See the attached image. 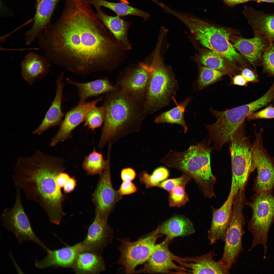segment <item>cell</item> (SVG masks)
<instances>
[{
	"instance_id": "obj_1",
	"label": "cell",
	"mask_w": 274,
	"mask_h": 274,
	"mask_svg": "<svg viewBox=\"0 0 274 274\" xmlns=\"http://www.w3.org/2000/svg\"><path fill=\"white\" fill-rule=\"evenodd\" d=\"M62 12L38 36L49 61L86 74L105 69L114 45L87 0H65Z\"/></svg>"
},
{
	"instance_id": "obj_2",
	"label": "cell",
	"mask_w": 274,
	"mask_h": 274,
	"mask_svg": "<svg viewBox=\"0 0 274 274\" xmlns=\"http://www.w3.org/2000/svg\"><path fill=\"white\" fill-rule=\"evenodd\" d=\"M63 160L37 150L31 156L20 157L14 167L12 179L15 187L27 199L38 203L52 223L59 225L64 215V197L57 182L65 169Z\"/></svg>"
},
{
	"instance_id": "obj_3",
	"label": "cell",
	"mask_w": 274,
	"mask_h": 274,
	"mask_svg": "<svg viewBox=\"0 0 274 274\" xmlns=\"http://www.w3.org/2000/svg\"><path fill=\"white\" fill-rule=\"evenodd\" d=\"M144 102L118 89L107 93L104 103L106 116L98 146L101 151L108 143L139 130L147 114Z\"/></svg>"
},
{
	"instance_id": "obj_4",
	"label": "cell",
	"mask_w": 274,
	"mask_h": 274,
	"mask_svg": "<svg viewBox=\"0 0 274 274\" xmlns=\"http://www.w3.org/2000/svg\"><path fill=\"white\" fill-rule=\"evenodd\" d=\"M209 143L204 141L183 152L170 150L160 162L193 177L205 196L211 199L215 196L214 186L216 180L211 170Z\"/></svg>"
},
{
	"instance_id": "obj_5",
	"label": "cell",
	"mask_w": 274,
	"mask_h": 274,
	"mask_svg": "<svg viewBox=\"0 0 274 274\" xmlns=\"http://www.w3.org/2000/svg\"><path fill=\"white\" fill-rule=\"evenodd\" d=\"M176 16L187 26L202 46L218 53L233 65L242 59L230 42L229 37L233 34L231 29L210 24L184 12L179 11Z\"/></svg>"
},
{
	"instance_id": "obj_6",
	"label": "cell",
	"mask_w": 274,
	"mask_h": 274,
	"mask_svg": "<svg viewBox=\"0 0 274 274\" xmlns=\"http://www.w3.org/2000/svg\"><path fill=\"white\" fill-rule=\"evenodd\" d=\"M150 77L146 93L144 107L151 114L168 105L175 95L177 80L163 65L158 50L155 53L151 65H147Z\"/></svg>"
},
{
	"instance_id": "obj_7",
	"label": "cell",
	"mask_w": 274,
	"mask_h": 274,
	"mask_svg": "<svg viewBox=\"0 0 274 274\" xmlns=\"http://www.w3.org/2000/svg\"><path fill=\"white\" fill-rule=\"evenodd\" d=\"M265 102L260 97L249 103L223 111L212 108L211 113L216 118L211 125H206L215 148L220 150L224 144L231 141L235 131L244 124L248 115L264 106Z\"/></svg>"
},
{
	"instance_id": "obj_8",
	"label": "cell",
	"mask_w": 274,
	"mask_h": 274,
	"mask_svg": "<svg viewBox=\"0 0 274 274\" xmlns=\"http://www.w3.org/2000/svg\"><path fill=\"white\" fill-rule=\"evenodd\" d=\"M272 191L263 190L255 192L250 201L246 203L252 213L248 227L253 239L248 251L261 244L264 248V258L267 252L269 232L274 222V195Z\"/></svg>"
},
{
	"instance_id": "obj_9",
	"label": "cell",
	"mask_w": 274,
	"mask_h": 274,
	"mask_svg": "<svg viewBox=\"0 0 274 274\" xmlns=\"http://www.w3.org/2000/svg\"><path fill=\"white\" fill-rule=\"evenodd\" d=\"M247 201L244 189L239 190L234 195L231 214L224 241L223 253L219 261L230 269L243 250L242 240L246 221L243 210Z\"/></svg>"
},
{
	"instance_id": "obj_10",
	"label": "cell",
	"mask_w": 274,
	"mask_h": 274,
	"mask_svg": "<svg viewBox=\"0 0 274 274\" xmlns=\"http://www.w3.org/2000/svg\"><path fill=\"white\" fill-rule=\"evenodd\" d=\"M232 177L229 194L234 195L246 187L248 177L253 171L252 146L246 135L244 124L234 133L230 142Z\"/></svg>"
},
{
	"instance_id": "obj_11",
	"label": "cell",
	"mask_w": 274,
	"mask_h": 274,
	"mask_svg": "<svg viewBox=\"0 0 274 274\" xmlns=\"http://www.w3.org/2000/svg\"><path fill=\"white\" fill-rule=\"evenodd\" d=\"M161 235L157 228L148 235L135 241H131L128 238H118L121 243L118 264L123 266L126 273H134L135 268L146 262L158 248L159 244H156V242Z\"/></svg>"
},
{
	"instance_id": "obj_12",
	"label": "cell",
	"mask_w": 274,
	"mask_h": 274,
	"mask_svg": "<svg viewBox=\"0 0 274 274\" xmlns=\"http://www.w3.org/2000/svg\"><path fill=\"white\" fill-rule=\"evenodd\" d=\"M15 199L13 206L5 209L1 215L4 227L13 233L18 242H32L41 247L46 252L49 249L36 236L32 229L21 201V190L16 187Z\"/></svg>"
},
{
	"instance_id": "obj_13",
	"label": "cell",
	"mask_w": 274,
	"mask_h": 274,
	"mask_svg": "<svg viewBox=\"0 0 274 274\" xmlns=\"http://www.w3.org/2000/svg\"><path fill=\"white\" fill-rule=\"evenodd\" d=\"M110 154H107V166L100 177L93 196L95 206V214L107 220L116 203L122 196L113 188L110 174Z\"/></svg>"
},
{
	"instance_id": "obj_14",
	"label": "cell",
	"mask_w": 274,
	"mask_h": 274,
	"mask_svg": "<svg viewBox=\"0 0 274 274\" xmlns=\"http://www.w3.org/2000/svg\"><path fill=\"white\" fill-rule=\"evenodd\" d=\"M260 138H257L252 146L253 171L256 168L257 175L254 181L252 191H272L274 188V167L261 146Z\"/></svg>"
},
{
	"instance_id": "obj_15",
	"label": "cell",
	"mask_w": 274,
	"mask_h": 274,
	"mask_svg": "<svg viewBox=\"0 0 274 274\" xmlns=\"http://www.w3.org/2000/svg\"><path fill=\"white\" fill-rule=\"evenodd\" d=\"M170 240L166 237L159 244L158 248L146 262L143 267L136 271L135 273H166L172 270H175L178 273H185V270L184 268L178 266L173 262L177 256L169 249Z\"/></svg>"
},
{
	"instance_id": "obj_16",
	"label": "cell",
	"mask_w": 274,
	"mask_h": 274,
	"mask_svg": "<svg viewBox=\"0 0 274 274\" xmlns=\"http://www.w3.org/2000/svg\"><path fill=\"white\" fill-rule=\"evenodd\" d=\"M146 64L139 63L138 67L118 79L116 84L119 89L144 103L150 77Z\"/></svg>"
},
{
	"instance_id": "obj_17",
	"label": "cell",
	"mask_w": 274,
	"mask_h": 274,
	"mask_svg": "<svg viewBox=\"0 0 274 274\" xmlns=\"http://www.w3.org/2000/svg\"><path fill=\"white\" fill-rule=\"evenodd\" d=\"M102 98V96H101L91 101L78 104L68 111L60 125L59 130L52 138L50 146H54L69 138L72 131L82 122L84 121L89 112L95 107Z\"/></svg>"
},
{
	"instance_id": "obj_18",
	"label": "cell",
	"mask_w": 274,
	"mask_h": 274,
	"mask_svg": "<svg viewBox=\"0 0 274 274\" xmlns=\"http://www.w3.org/2000/svg\"><path fill=\"white\" fill-rule=\"evenodd\" d=\"M105 220L95 214L90 226L86 238L81 242L84 251L100 254L112 241V231Z\"/></svg>"
},
{
	"instance_id": "obj_19",
	"label": "cell",
	"mask_w": 274,
	"mask_h": 274,
	"mask_svg": "<svg viewBox=\"0 0 274 274\" xmlns=\"http://www.w3.org/2000/svg\"><path fill=\"white\" fill-rule=\"evenodd\" d=\"M229 40L236 50L246 59L256 71L257 67L261 65L263 53L268 44V40L256 34L250 39L232 34L230 36Z\"/></svg>"
},
{
	"instance_id": "obj_20",
	"label": "cell",
	"mask_w": 274,
	"mask_h": 274,
	"mask_svg": "<svg viewBox=\"0 0 274 274\" xmlns=\"http://www.w3.org/2000/svg\"><path fill=\"white\" fill-rule=\"evenodd\" d=\"M213 252L194 257H178L175 261L186 271L194 274H228L230 268L213 259Z\"/></svg>"
},
{
	"instance_id": "obj_21",
	"label": "cell",
	"mask_w": 274,
	"mask_h": 274,
	"mask_svg": "<svg viewBox=\"0 0 274 274\" xmlns=\"http://www.w3.org/2000/svg\"><path fill=\"white\" fill-rule=\"evenodd\" d=\"M233 196L229 194L227 200L219 208L211 207L212 219L208 231V238L211 245L218 240L224 241L231 214Z\"/></svg>"
},
{
	"instance_id": "obj_22",
	"label": "cell",
	"mask_w": 274,
	"mask_h": 274,
	"mask_svg": "<svg viewBox=\"0 0 274 274\" xmlns=\"http://www.w3.org/2000/svg\"><path fill=\"white\" fill-rule=\"evenodd\" d=\"M83 251L81 242L58 249H49L46 256L43 260L36 262L35 265L39 269L55 267L72 268L78 254Z\"/></svg>"
},
{
	"instance_id": "obj_23",
	"label": "cell",
	"mask_w": 274,
	"mask_h": 274,
	"mask_svg": "<svg viewBox=\"0 0 274 274\" xmlns=\"http://www.w3.org/2000/svg\"><path fill=\"white\" fill-rule=\"evenodd\" d=\"M60 0H41L36 5L33 25L25 35L24 40L26 45L30 44L50 24L52 15Z\"/></svg>"
},
{
	"instance_id": "obj_24",
	"label": "cell",
	"mask_w": 274,
	"mask_h": 274,
	"mask_svg": "<svg viewBox=\"0 0 274 274\" xmlns=\"http://www.w3.org/2000/svg\"><path fill=\"white\" fill-rule=\"evenodd\" d=\"M63 77L62 74L57 79L56 92L54 100L41 123L33 131V134L40 135L50 128L61 123L65 115L61 108L64 86Z\"/></svg>"
},
{
	"instance_id": "obj_25",
	"label": "cell",
	"mask_w": 274,
	"mask_h": 274,
	"mask_svg": "<svg viewBox=\"0 0 274 274\" xmlns=\"http://www.w3.org/2000/svg\"><path fill=\"white\" fill-rule=\"evenodd\" d=\"M50 62L44 56L31 52L25 56L21 63V74L29 84L44 77L49 71Z\"/></svg>"
},
{
	"instance_id": "obj_26",
	"label": "cell",
	"mask_w": 274,
	"mask_h": 274,
	"mask_svg": "<svg viewBox=\"0 0 274 274\" xmlns=\"http://www.w3.org/2000/svg\"><path fill=\"white\" fill-rule=\"evenodd\" d=\"M93 6L96 10L97 17L114 36L121 47L125 50L131 48L128 37V31L130 24L117 16L108 15L104 12L101 7L97 5Z\"/></svg>"
},
{
	"instance_id": "obj_27",
	"label": "cell",
	"mask_w": 274,
	"mask_h": 274,
	"mask_svg": "<svg viewBox=\"0 0 274 274\" xmlns=\"http://www.w3.org/2000/svg\"><path fill=\"white\" fill-rule=\"evenodd\" d=\"M243 12L254 34L274 41V12L267 14L246 6Z\"/></svg>"
},
{
	"instance_id": "obj_28",
	"label": "cell",
	"mask_w": 274,
	"mask_h": 274,
	"mask_svg": "<svg viewBox=\"0 0 274 274\" xmlns=\"http://www.w3.org/2000/svg\"><path fill=\"white\" fill-rule=\"evenodd\" d=\"M67 82L77 88L79 99L78 104L85 102L87 99L90 97L114 92L119 89L116 85H112L106 78L85 83L76 82L68 79H67Z\"/></svg>"
},
{
	"instance_id": "obj_29",
	"label": "cell",
	"mask_w": 274,
	"mask_h": 274,
	"mask_svg": "<svg viewBox=\"0 0 274 274\" xmlns=\"http://www.w3.org/2000/svg\"><path fill=\"white\" fill-rule=\"evenodd\" d=\"M159 234H164L170 240L189 235L195 233L193 224L188 219L182 216L172 217L157 228Z\"/></svg>"
},
{
	"instance_id": "obj_30",
	"label": "cell",
	"mask_w": 274,
	"mask_h": 274,
	"mask_svg": "<svg viewBox=\"0 0 274 274\" xmlns=\"http://www.w3.org/2000/svg\"><path fill=\"white\" fill-rule=\"evenodd\" d=\"M77 274H99L105 269L104 260L100 254L84 251L80 252L72 268Z\"/></svg>"
},
{
	"instance_id": "obj_31",
	"label": "cell",
	"mask_w": 274,
	"mask_h": 274,
	"mask_svg": "<svg viewBox=\"0 0 274 274\" xmlns=\"http://www.w3.org/2000/svg\"><path fill=\"white\" fill-rule=\"evenodd\" d=\"M199 61L205 66L219 71L224 74H233L236 70L234 65L215 52L209 49L200 55Z\"/></svg>"
},
{
	"instance_id": "obj_32",
	"label": "cell",
	"mask_w": 274,
	"mask_h": 274,
	"mask_svg": "<svg viewBox=\"0 0 274 274\" xmlns=\"http://www.w3.org/2000/svg\"><path fill=\"white\" fill-rule=\"evenodd\" d=\"M88 3L93 6L97 5L112 10L119 16L135 15L143 18L146 20L150 16L147 12L139 9L128 4L121 2L115 3L105 0H87Z\"/></svg>"
},
{
	"instance_id": "obj_33",
	"label": "cell",
	"mask_w": 274,
	"mask_h": 274,
	"mask_svg": "<svg viewBox=\"0 0 274 274\" xmlns=\"http://www.w3.org/2000/svg\"><path fill=\"white\" fill-rule=\"evenodd\" d=\"M190 100V98L188 97L180 104L176 102V107L160 114L155 118L154 122L157 124H178L183 127L185 133H187L188 127L184 119V114L186 107Z\"/></svg>"
},
{
	"instance_id": "obj_34",
	"label": "cell",
	"mask_w": 274,
	"mask_h": 274,
	"mask_svg": "<svg viewBox=\"0 0 274 274\" xmlns=\"http://www.w3.org/2000/svg\"><path fill=\"white\" fill-rule=\"evenodd\" d=\"M107 159L103 158L101 153L97 152L94 148L88 156H85L82 164V167L89 175L102 174L107 164Z\"/></svg>"
},
{
	"instance_id": "obj_35",
	"label": "cell",
	"mask_w": 274,
	"mask_h": 274,
	"mask_svg": "<svg viewBox=\"0 0 274 274\" xmlns=\"http://www.w3.org/2000/svg\"><path fill=\"white\" fill-rule=\"evenodd\" d=\"M169 174L167 169L160 167L155 169L152 174L150 175L146 171L140 173L139 175L141 183L144 184L146 188L157 186L168 177Z\"/></svg>"
},
{
	"instance_id": "obj_36",
	"label": "cell",
	"mask_w": 274,
	"mask_h": 274,
	"mask_svg": "<svg viewBox=\"0 0 274 274\" xmlns=\"http://www.w3.org/2000/svg\"><path fill=\"white\" fill-rule=\"evenodd\" d=\"M225 75L221 72L206 66L200 67L197 82L198 89H201L219 80Z\"/></svg>"
},
{
	"instance_id": "obj_37",
	"label": "cell",
	"mask_w": 274,
	"mask_h": 274,
	"mask_svg": "<svg viewBox=\"0 0 274 274\" xmlns=\"http://www.w3.org/2000/svg\"><path fill=\"white\" fill-rule=\"evenodd\" d=\"M106 111L105 106H96L91 109L87 113L84 122V126L93 130L101 126L106 118Z\"/></svg>"
},
{
	"instance_id": "obj_38",
	"label": "cell",
	"mask_w": 274,
	"mask_h": 274,
	"mask_svg": "<svg viewBox=\"0 0 274 274\" xmlns=\"http://www.w3.org/2000/svg\"><path fill=\"white\" fill-rule=\"evenodd\" d=\"M268 40V44L263 53L261 65L263 73L274 77V44L273 41Z\"/></svg>"
},
{
	"instance_id": "obj_39",
	"label": "cell",
	"mask_w": 274,
	"mask_h": 274,
	"mask_svg": "<svg viewBox=\"0 0 274 274\" xmlns=\"http://www.w3.org/2000/svg\"><path fill=\"white\" fill-rule=\"evenodd\" d=\"M185 186H176L169 192V202L170 207H180L189 201L188 197L185 190Z\"/></svg>"
},
{
	"instance_id": "obj_40",
	"label": "cell",
	"mask_w": 274,
	"mask_h": 274,
	"mask_svg": "<svg viewBox=\"0 0 274 274\" xmlns=\"http://www.w3.org/2000/svg\"><path fill=\"white\" fill-rule=\"evenodd\" d=\"M190 176L184 174L181 177L168 179L161 183L157 186L169 192L176 186L185 185L189 180Z\"/></svg>"
},
{
	"instance_id": "obj_41",
	"label": "cell",
	"mask_w": 274,
	"mask_h": 274,
	"mask_svg": "<svg viewBox=\"0 0 274 274\" xmlns=\"http://www.w3.org/2000/svg\"><path fill=\"white\" fill-rule=\"evenodd\" d=\"M247 118L249 121L259 119L274 118V107L272 105H270L261 110L251 113Z\"/></svg>"
},
{
	"instance_id": "obj_42",
	"label": "cell",
	"mask_w": 274,
	"mask_h": 274,
	"mask_svg": "<svg viewBox=\"0 0 274 274\" xmlns=\"http://www.w3.org/2000/svg\"><path fill=\"white\" fill-rule=\"evenodd\" d=\"M137 191V187L131 181H123L117 191L122 196L135 193Z\"/></svg>"
},
{
	"instance_id": "obj_43",
	"label": "cell",
	"mask_w": 274,
	"mask_h": 274,
	"mask_svg": "<svg viewBox=\"0 0 274 274\" xmlns=\"http://www.w3.org/2000/svg\"><path fill=\"white\" fill-rule=\"evenodd\" d=\"M136 176L134 169L130 167L124 168L121 172V178L123 182L131 181L134 179Z\"/></svg>"
},
{
	"instance_id": "obj_44",
	"label": "cell",
	"mask_w": 274,
	"mask_h": 274,
	"mask_svg": "<svg viewBox=\"0 0 274 274\" xmlns=\"http://www.w3.org/2000/svg\"><path fill=\"white\" fill-rule=\"evenodd\" d=\"M248 82L252 83L258 82L259 80L255 72L248 68L242 70L241 74Z\"/></svg>"
},
{
	"instance_id": "obj_45",
	"label": "cell",
	"mask_w": 274,
	"mask_h": 274,
	"mask_svg": "<svg viewBox=\"0 0 274 274\" xmlns=\"http://www.w3.org/2000/svg\"><path fill=\"white\" fill-rule=\"evenodd\" d=\"M76 185V180L73 177H70L63 187L64 192L66 193L72 192L74 190Z\"/></svg>"
},
{
	"instance_id": "obj_46",
	"label": "cell",
	"mask_w": 274,
	"mask_h": 274,
	"mask_svg": "<svg viewBox=\"0 0 274 274\" xmlns=\"http://www.w3.org/2000/svg\"><path fill=\"white\" fill-rule=\"evenodd\" d=\"M70 177L67 173L63 172L60 173L57 178V182L59 186L61 189L63 187L68 180Z\"/></svg>"
},
{
	"instance_id": "obj_47",
	"label": "cell",
	"mask_w": 274,
	"mask_h": 274,
	"mask_svg": "<svg viewBox=\"0 0 274 274\" xmlns=\"http://www.w3.org/2000/svg\"><path fill=\"white\" fill-rule=\"evenodd\" d=\"M248 82L241 75L234 76L232 78L231 83L241 86H246Z\"/></svg>"
},
{
	"instance_id": "obj_48",
	"label": "cell",
	"mask_w": 274,
	"mask_h": 274,
	"mask_svg": "<svg viewBox=\"0 0 274 274\" xmlns=\"http://www.w3.org/2000/svg\"><path fill=\"white\" fill-rule=\"evenodd\" d=\"M224 2L229 6H232L237 4L253 0H223Z\"/></svg>"
},
{
	"instance_id": "obj_49",
	"label": "cell",
	"mask_w": 274,
	"mask_h": 274,
	"mask_svg": "<svg viewBox=\"0 0 274 274\" xmlns=\"http://www.w3.org/2000/svg\"><path fill=\"white\" fill-rule=\"evenodd\" d=\"M258 2H266L274 3V0H253Z\"/></svg>"
},
{
	"instance_id": "obj_50",
	"label": "cell",
	"mask_w": 274,
	"mask_h": 274,
	"mask_svg": "<svg viewBox=\"0 0 274 274\" xmlns=\"http://www.w3.org/2000/svg\"><path fill=\"white\" fill-rule=\"evenodd\" d=\"M119 0L121 2L123 3H126V4H129V2L127 0ZM150 0L154 2H155L156 1V0Z\"/></svg>"
},
{
	"instance_id": "obj_51",
	"label": "cell",
	"mask_w": 274,
	"mask_h": 274,
	"mask_svg": "<svg viewBox=\"0 0 274 274\" xmlns=\"http://www.w3.org/2000/svg\"><path fill=\"white\" fill-rule=\"evenodd\" d=\"M41 0H36V2H36V3H37L36 5H37L39 3V2H40V1Z\"/></svg>"
}]
</instances>
